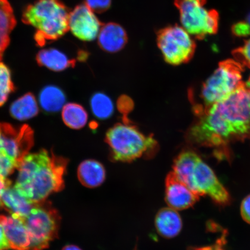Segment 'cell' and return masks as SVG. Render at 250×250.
I'll return each mask as SVG.
<instances>
[{
	"label": "cell",
	"instance_id": "6da1fadb",
	"mask_svg": "<svg viewBox=\"0 0 250 250\" xmlns=\"http://www.w3.org/2000/svg\"><path fill=\"white\" fill-rule=\"evenodd\" d=\"M189 139L196 145L223 148L250 135V87L243 83L220 102L199 110Z\"/></svg>",
	"mask_w": 250,
	"mask_h": 250
},
{
	"label": "cell",
	"instance_id": "7a4b0ae2",
	"mask_svg": "<svg viewBox=\"0 0 250 250\" xmlns=\"http://www.w3.org/2000/svg\"><path fill=\"white\" fill-rule=\"evenodd\" d=\"M68 163L67 159L45 149L28 153L19 165L14 187L33 204L43 202L52 193L63 189Z\"/></svg>",
	"mask_w": 250,
	"mask_h": 250
},
{
	"label": "cell",
	"instance_id": "3957f363",
	"mask_svg": "<svg viewBox=\"0 0 250 250\" xmlns=\"http://www.w3.org/2000/svg\"><path fill=\"white\" fill-rule=\"evenodd\" d=\"M105 140L110 149L112 160L125 163L141 158H153L159 149L154 137L146 136L127 119L108 129Z\"/></svg>",
	"mask_w": 250,
	"mask_h": 250
},
{
	"label": "cell",
	"instance_id": "277c9868",
	"mask_svg": "<svg viewBox=\"0 0 250 250\" xmlns=\"http://www.w3.org/2000/svg\"><path fill=\"white\" fill-rule=\"evenodd\" d=\"M70 12L61 0H37L25 9L22 21L36 29L40 46L58 40L69 30Z\"/></svg>",
	"mask_w": 250,
	"mask_h": 250
},
{
	"label": "cell",
	"instance_id": "5b68a950",
	"mask_svg": "<svg viewBox=\"0 0 250 250\" xmlns=\"http://www.w3.org/2000/svg\"><path fill=\"white\" fill-rule=\"evenodd\" d=\"M242 64L238 62L227 60L219 64L214 73L203 84L201 98L204 108L223 101L244 83Z\"/></svg>",
	"mask_w": 250,
	"mask_h": 250
},
{
	"label": "cell",
	"instance_id": "8992f818",
	"mask_svg": "<svg viewBox=\"0 0 250 250\" xmlns=\"http://www.w3.org/2000/svg\"><path fill=\"white\" fill-rule=\"evenodd\" d=\"M30 237L29 250H43L58 236L61 216L49 205L37 203L24 220Z\"/></svg>",
	"mask_w": 250,
	"mask_h": 250
},
{
	"label": "cell",
	"instance_id": "52a82bcc",
	"mask_svg": "<svg viewBox=\"0 0 250 250\" xmlns=\"http://www.w3.org/2000/svg\"><path fill=\"white\" fill-rule=\"evenodd\" d=\"M175 4L181 24L189 34L203 38L217 32L218 14L206 7V0H175Z\"/></svg>",
	"mask_w": 250,
	"mask_h": 250
},
{
	"label": "cell",
	"instance_id": "ba28073f",
	"mask_svg": "<svg viewBox=\"0 0 250 250\" xmlns=\"http://www.w3.org/2000/svg\"><path fill=\"white\" fill-rule=\"evenodd\" d=\"M157 43L165 61L170 65L187 63L195 54V42L189 33L180 26H169L159 30Z\"/></svg>",
	"mask_w": 250,
	"mask_h": 250
},
{
	"label": "cell",
	"instance_id": "9c48e42d",
	"mask_svg": "<svg viewBox=\"0 0 250 250\" xmlns=\"http://www.w3.org/2000/svg\"><path fill=\"white\" fill-rule=\"evenodd\" d=\"M186 184L200 196L208 195L219 205L227 206L231 202V197L226 187L201 158L197 162Z\"/></svg>",
	"mask_w": 250,
	"mask_h": 250
},
{
	"label": "cell",
	"instance_id": "30bf717a",
	"mask_svg": "<svg viewBox=\"0 0 250 250\" xmlns=\"http://www.w3.org/2000/svg\"><path fill=\"white\" fill-rule=\"evenodd\" d=\"M34 144V133L27 125L14 127L0 123V157L9 156L20 164Z\"/></svg>",
	"mask_w": 250,
	"mask_h": 250
},
{
	"label": "cell",
	"instance_id": "8fae6325",
	"mask_svg": "<svg viewBox=\"0 0 250 250\" xmlns=\"http://www.w3.org/2000/svg\"><path fill=\"white\" fill-rule=\"evenodd\" d=\"M102 23L85 4L78 5L70 12L69 29L74 35L84 42H92L99 35Z\"/></svg>",
	"mask_w": 250,
	"mask_h": 250
},
{
	"label": "cell",
	"instance_id": "7c38bea8",
	"mask_svg": "<svg viewBox=\"0 0 250 250\" xmlns=\"http://www.w3.org/2000/svg\"><path fill=\"white\" fill-rule=\"evenodd\" d=\"M200 196L181 181L173 171L167 174L165 181V201L168 207L176 210L192 208Z\"/></svg>",
	"mask_w": 250,
	"mask_h": 250
},
{
	"label": "cell",
	"instance_id": "4fadbf2b",
	"mask_svg": "<svg viewBox=\"0 0 250 250\" xmlns=\"http://www.w3.org/2000/svg\"><path fill=\"white\" fill-rule=\"evenodd\" d=\"M2 225L11 249L29 250L30 240L24 220L15 215H0Z\"/></svg>",
	"mask_w": 250,
	"mask_h": 250
},
{
	"label": "cell",
	"instance_id": "5bb4252c",
	"mask_svg": "<svg viewBox=\"0 0 250 250\" xmlns=\"http://www.w3.org/2000/svg\"><path fill=\"white\" fill-rule=\"evenodd\" d=\"M127 36L120 24L109 23L103 25L99 31L98 43L105 52L115 53L120 51L126 45Z\"/></svg>",
	"mask_w": 250,
	"mask_h": 250
},
{
	"label": "cell",
	"instance_id": "9a60e30c",
	"mask_svg": "<svg viewBox=\"0 0 250 250\" xmlns=\"http://www.w3.org/2000/svg\"><path fill=\"white\" fill-rule=\"evenodd\" d=\"M155 226L162 237L171 239L179 235L182 229L183 221L177 210L166 208L161 209L156 214Z\"/></svg>",
	"mask_w": 250,
	"mask_h": 250
},
{
	"label": "cell",
	"instance_id": "2e32d148",
	"mask_svg": "<svg viewBox=\"0 0 250 250\" xmlns=\"http://www.w3.org/2000/svg\"><path fill=\"white\" fill-rule=\"evenodd\" d=\"M2 208L7 210L12 215L24 220L35 205L21 194L15 187L9 184L3 189L1 194Z\"/></svg>",
	"mask_w": 250,
	"mask_h": 250
},
{
	"label": "cell",
	"instance_id": "e0dca14e",
	"mask_svg": "<svg viewBox=\"0 0 250 250\" xmlns=\"http://www.w3.org/2000/svg\"><path fill=\"white\" fill-rule=\"evenodd\" d=\"M77 174L80 182L89 188L101 186L104 182L106 177L104 166L93 159H87L81 163Z\"/></svg>",
	"mask_w": 250,
	"mask_h": 250
},
{
	"label": "cell",
	"instance_id": "ac0fdd59",
	"mask_svg": "<svg viewBox=\"0 0 250 250\" xmlns=\"http://www.w3.org/2000/svg\"><path fill=\"white\" fill-rule=\"evenodd\" d=\"M16 23L13 9L8 0H0V61L9 43V36Z\"/></svg>",
	"mask_w": 250,
	"mask_h": 250
},
{
	"label": "cell",
	"instance_id": "d6986e66",
	"mask_svg": "<svg viewBox=\"0 0 250 250\" xmlns=\"http://www.w3.org/2000/svg\"><path fill=\"white\" fill-rule=\"evenodd\" d=\"M38 63L49 69L61 71L73 67L76 61L71 60L63 53L55 49H43L37 56Z\"/></svg>",
	"mask_w": 250,
	"mask_h": 250
},
{
	"label": "cell",
	"instance_id": "ffe728a7",
	"mask_svg": "<svg viewBox=\"0 0 250 250\" xmlns=\"http://www.w3.org/2000/svg\"><path fill=\"white\" fill-rule=\"evenodd\" d=\"M39 106L35 97L32 94H26L12 103L10 113L12 117L20 121L29 120L38 114Z\"/></svg>",
	"mask_w": 250,
	"mask_h": 250
},
{
	"label": "cell",
	"instance_id": "44dd1931",
	"mask_svg": "<svg viewBox=\"0 0 250 250\" xmlns=\"http://www.w3.org/2000/svg\"><path fill=\"white\" fill-rule=\"evenodd\" d=\"M62 119L66 126L73 129H80L85 126L88 115L82 105L68 103L62 108Z\"/></svg>",
	"mask_w": 250,
	"mask_h": 250
},
{
	"label": "cell",
	"instance_id": "7402d4cb",
	"mask_svg": "<svg viewBox=\"0 0 250 250\" xmlns=\"http://www.w3.org/2000/svg\"><path fill=\"white\" fill-rule=\"evenodd\" d=\"M41 106L45 111L58 112L64 107L65 96L62 90L55 86H48L41 92L39 96Z\"/></svg>",
	"mask_w": 250,
	"mask_h": 250
},
{
	"label": "cell",
	"instance_id": "603a6c76",
	"mask_svg": "<svg viewBox=\"0 0 250 250\" xmlns=\"http://www.w3.org/2000/svg\"><path fill=\"white\" fill-rule=\"evenodd\" d=\"M90 104L94 115L100 120H106L113 114V103L104 93H95L90 99Z\"/></svg>",
	"mask_w": 250,
	"mask_h": 250
},
{
	"label": "cell",
	"instance_id": "cb8c5ba5",
	"mask_svg": "<svg viewBox=\"0 0 250 250\" xmlns=\"http://www.w3.org/2000/svg\"><path fill=\"white\" fill-rule=\"evenodd\" d=\"M14 90L10 70L7 65L0 62V106L7 102L9 95Z\"/></svg>",
	"mask_w": 250,
	"mask_h": 250
},
{
	"label": "cell",
	"instance_id": "d4e9b609",
	"mask_svg": "<svg viewBox=\"0 0 250 250\" xmlns=\"http://www.w3.org/2000/svg\"><path fill=\"white\" fill-rule=\"evenodd\" d=\"M234 55L237 60L250 68V39L247 41L241 48L236 50Z\"/></svg>",
	"mask_w": 250,
	"mask_h": 250
},
{
	"label": "cell",
	"instance_id": "484cf974",
	"mask_svg": "<svg viewBox=\"0 0 250 250\" xmlns=\"http://www.w3.org/2000/svg\"><path fill=\"white\" fill-rule=\"evenodd\" d=\"M117 107L121 113L124 115V119H127V114L132 111L134 103L129 97L125 95L122 96L118 99Z\"/></svg>",
	"mask_w": 250,
	"mask_h": 250
},
{
	"label": "cell",
	"instance_id": "4316f807",
	"mask_svg": "<svg viewBox=\"0 0 250 250\" xmlns=\"http://www.w3.org/2000/svg\"><path fill=\"white\" fill-rule=\"evenodd\" d=\"M86 4L92 11L102 13L111 5V0H85Z\"/></svg>",
	"mask_w": 250,
	"mask_h": 250
},
{
	"label": "cell",
	"instance_id": "83f0119b",
	"mask_svg": "<svg viewBox=\"0 0 250 250\" xmlns=\"http://www.w3.org/2000/svg\"><path fill=\"white\" fill-rule=\"evenodd\" d=\"M234 35L245 37L250 35V25L247 21H241L234 24L232 28Z\"/></svg>",
	"mask_w": 250,
	"mask_h": 250
},
{
	"label": "cell",
	"instance_id": "f1b7e54d",
	"mask_svg": "<svg viewBox=\"0 0 250 250\" xmlns=\"http://www.w3.org/2000/svg\"><path fill=\"white\" fill-rule=\"evenodd\" d=\"M240 213L244 221L250 225V194L243 200L240 206Z\"/></svg>",
	"mask_w": 250,
	"mask_h": 250
},
{
	"label": "cell",
	"instance_id": "f546056e",
	"mask_svg": "<svg viewBox=\"0 0 250 250\" xmlns=\"http://www.w3.org/2000/svg\"><path fill=\"white\" fill-rule=\"evenodd\" d=\"M11 249L7 237H6L4 229L0 223V250H8Z\"/></svg>",
	"mask_w": 250,
	"mask_h": 250
},
{
	"label": "cell",
	"instance_id": "4dcf8cb0",
	"mask_svg": "<svg viewBox=\"0 0 250 250\" xmlns=\"http://www.w3.org/2000/svg\"><path fill=\"white\" fill-rule=\"evenodd\" d=\"M10 180L7 179V177L2 176L0 174V208H2V203L1 201V194L3 189L9 184H11Z\"/></svg>",
	"mask_w": 250,
	"mask_h": 250
},
{
	"label": "cell",
	"instance_id": "1f68e13d",
	"mask_svg": "<svg viewBox=\"0 0 250 250\" xmlns=\"http://www.w3.org/2000/svg\"><path fill=\"white\" fill-rule=\"evenodd\" d=\"M62 250H82L79 247L75 245H68L65 246Z\"/></svg>",
	"mask_w": 250,
	"mask_h": 250
},
{
	"label": "cell",
	"instance_id": "d6a6232c",
	"mask_svg": "<svg viewBox=\"0 0 250 250\" xmlns=\"http://www.w3.org/2000/svg\"><path fill=\"white\" fill-rule=\"evenodd\" d=\"M247 22H248L250 25V14L248 16V21H247Z\"/></svg>",
	"mask_w": 250,
	"mask_h": 250
}]
</instances>
